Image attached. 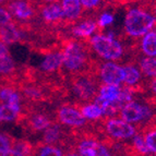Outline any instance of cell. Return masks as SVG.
Masks as SVG:
<instances>
[{"label":"cell","mask_w":156,"mask_h":156,"mask_svg":"<svg viewBox=\"0 0 156 156\" xmlns=\"http://www.w3.org/2000/svg\"><path fill=\"white\" fill-rule=\"evenodd\" d=\"M141 48L145 55L156 57V32L150 31L144 34V37L141 43Z\"/></svg>","instance_id":"21"},{"label":"cell","mask_w":156,"mask_h":156,"mask_svg":"<svg viewBox=\"0 0 156 156\" xmlns=\"http://www.w3.org/2000/svg\"><path fill=\"white\" fill-rule=\"evenodd\" d=\"M7 8L16 22L27 23L35 16V9L29 0H8Z\"/></svg>","instance_id":"5"},{"label":"cell","mask_w":156,"mask_h":156,"mask_svg":"<svg viewBox=\"0 0 156 156\" xmlns=\"http://www.w3.org/2000/svg\"><path fill=\"white\" fill-rule=\"evenodd\" d=\"M7 1H8V0H0V3H2L3 5V3H5Z\"/></svg>","instance_id":"37"},{"label":"cell","mask_w":156,"mask_h":156,"mask_svg":"<svg viewBox=\"0 0 156 156\" xmlns=\"http://www.w3.org/2000/svg\"><path fill=\"white\" fill-rule=\"evenodd\" d=\"M13 140L10 135L0 132V156H10Z\"/></svg>","instance_id":"28"},{"label":"cell","mask_w":156,"mask_h":156,"mask_svg":"<svg viewBox=\"0 0 156 156\" xmlns=\"http://www.w3.org/2000/svg\"><path fill=\"white\" fill-rule=\"evenodd\" d=\"M35 154L41 156H61L62 155V152L59 147L57 146H54L51 144H47L44 143L43 145H39L36 148V152Z\"/></svg>","instance_id":"29"},{"label":"cell","mask_w":156,"mask_h":156,"mask_svg":"<svg viewBox=\"0 0 156 156\" xmlns=\"http://www.w3.org/2000/svg\"><path fill=\"white\" fill-rule=\"evenodd\" d=\"M61 8L63 12V19L73 21L80 16L82 11V3L81 0H62Z\"/></svg>","instance_id":"16"},{"label":"cell","mask_w":156,"mask_h":156,"mask_svg":"<svg viewBox=\"0 0 156 156\" xmlns=\"http://www.w3.org/2000/svg\"><path fill=\"white\" fill-rule=\"evenodd\" d=\"M155 24L156 19L141 9H131L125 18L126 32L132 37L143 36L153 29Z\"/></svg>","instance_id":"1"},{"label":"cell","mask_w":156,"mask_h":156,"mask_svg":"<svg viewBox=\"0 0 156 156\" xmlns=\"http://www.w3.org/2000/svg\"><path fill=\"white\" fill-rule=\"evenodd\" d=\"M144 140H145L148 152H150V153L156 154V130L148 131V132L146 133Z\"/></svg>","instance_id":"31"},{"label":"cell","mask_w":156,"mask_h":156,"mask_svg":"<svg viewBox=\"0 0 156 156\" xmlns=\"http://www.w3.org/2000/svg\"><path fill=\"white\" fill-rule=\"evenodd\" d=\"M114 22V16L110 14V13H103L98 19V25L101 27H105L107 25H110V24Z\"/></svg>","instance_id":"33"},{"label":"cell","mask_w":156,"mask_h":156,"mask_svg":"<svg viewBox=\"0 0 156 156\" xmlns=\"http://www.w3.org/2000/svg\"><path fill=\"white\" fill-rule=\"evenodd\" d=\"M22 112L14 109L9 105L0 103V123H11L16 122L20 119Z\"/></svg>","instance_id":"20"},{"label":"cell","mask_w":156,"mask_h":156,"mask_svg":"<svg viewBox=\"0 0 156 156\" xmlns=\"http://www.w3.org/2000/svg\"><path fill=\"white\" fill-rule=\"evenodd\" d=\"M106 131L112 138L129 139L135 135V128L123 119H109L105 123Z\"/></svg>","instance_id":"6"},{"label":"cell","mask_w":156,"mask_h":156,"mask_svg":"<svg viewBox=\"0 0 156 156\" xmlns=\"http://www.w3.org/2000/svg\"><path fill=\"white\" fill-rule=\"evenodd\" d=\"M152 109L150 106L141 105L136 101H129L121 107L120 117L130 123L140 122L144 120H150L152 117Z\"/></svg>","instance_id":"4"},{"label":"cell","mask_w":156,"mask_h":156,"mask_svg":"<svg viewBox=\"0 0 156 156\" xmlns=\"http://www.w3.org/2000/svg\"><path fill=\"white\" fill-rule=\"evenodd\" d=\"M32 154H33V147L30 142L23 140L13 141L11 156H27Z\"/></svg>","instance_id":"23"},{"label":"cell","mask_w":156,"mask_h":156,"mask_svg":"<svg viewBox=\"0 0 156 156\" xmlns=\"http://www.w3.org/2000/svg\"><path fill=\"white\" fill-rule=\"evenodd\" d=\"M61 136V129L58 125L50 123L48 127L43 131V142L47 144H55L60 140Z\"/></svg>","instance_id":"22"},{"label":"cell","mask_w":156,"mask_h":156,"mask_svg":"<svg viewBox=\"0 0 156 156\" xmlns=\"http://www.w3.org/2000/svg\"><path fill=\"white\" fill-rule=\"evenodd\" d=\"M120 91H121V87L118 84L105 83V85L101 87L99 94L97 96L103 99L104 101L108 103V104H114L119 109V107L117 106V101H118V97H119Z\"/></svg>","instance_id":"15"},{"label":"cell","mask_w":156,"mask_h":156,"mask_svg":"<svg viewBox=\"0 0 156 156\" xmlns=\"http://www.w3.org/2000/svg\"><path fill=\"white\" fill-rule=\"evenodd\" d=\"M155 13H156V7H155Z\"/></svg>","instance_id":"38"},{"label":"cell","mask_w":156,"mask_h":156,"mask_svg":"<svg viewBox=\"0 0 156 156\" xmlns=\"http://www.w3.org/2000/svg\"><path fill=\"white\" fill-rule=\"evenodd\" d=\"M42 1H44V2H54L56 0H42Z\"/></svg>","instance_id":"36"},{"label":"cell","mask_w":156,"mask_h":156,"mask_svg":"<svg viewBox=\"0 0 156 156\" xmlns=\"http://www.w3.org/2000/svg\"><path fill=\"white\" fill-rule=\"evenodd\" d=\"M140 67L142 72L147 76L156 78V58L147 56L140 61Z\"/></svg>","instance_id":"26"},{"label":"cell","mask_w":156,"mask_h":156,"mask_svg":"<svg viewBox=\"0 0 156 156\" xmlns=\"http://www.w3.org/2000/svg\"><path fill=\"white\" fill-rule=\"evenodd\" d=\"M11 21H13V19L10 12H9L8 8H7V5H3L2 3H0V27Z\"/></svg>","instance_id":"32"},{"label":"cell","mask_w":156,"mask_h":156,"mask_svg":"<svg viewBox=\"0 0 156 156\" xmlns=\"http://www.w3.org/2000/svg\"><path fill=\"white\" fill-rule=\"evenodd\" d=\"M29 127L34 132H42L50 125V119L45 114L42 112H34L30 116L27 120Z\"/></svg>","instance_id":"18"},{"label":"cell","mask_w":156,"mask_h":156,"mask_svg":"<svg viewBox=\"0 0 156 156\" xmlns=\"http://www.w3.org/2000/svg\"><path fill=\"white\" fill-rule=\"evenodd\" d=\"M62 66L71 72H79L87 63V55L82 44L69 42L61 51Z\"/></svg>","instance_id":"2"},{"label":"cell","mask_w":156,"mask_h":156,"mask_svg":"<svg viewBox=\"0 0 156 156\" xmlns=\"http://www.w3.org/2000/svg\"><path fill=\"white\" fill-rule=\"evenodd\" d=\"M73 91L79 98L87 101V99H92L95 96L96 90H95V86H94L92 80H90L89 78H80L74 81Z\"/></svg>","instance_id":"12"},{"label":"cell","mask_w":156,"mask_h":156,"mask_svg":"<svg viewBox=\"0 0 156 156\" xmlns=\"http://www.w3.org/2000/svg\"><path fill=\"white\" fill-rule=\"evenodd\" d=\"M91 44L97 55L107 60L118 59L123 54L121 44L108 35L96 34L92 37Z\"/></svg>","instance_id":"3"},{"label":"cell","mask_w":156,"mask_h":156,"mask_svg":"<svg viewBox=\"0 0 156 156\" xmlns=\"http://www.w3.org/2000/svg\"><path fill=\"white\" fill-rule=\"evenodd\" d=\"M97 30V23L92 21V20H87L82 23L78 24L72 29L73 35H76L81 38H89L92 34Z\"/></svg>","instance_id":"19"},{"label":"cell","mask_w":156,"mask_h":156,"mask_svg":"<svg viewBox=\"0 0 156 156\" xmlns=\"http://www.w3.org/2000/svg\"><path fill=\"white\" fill-rule=\"evenodd\" d=\"M41 16L47 23H55L63 19V12L61 5L58 3H49L41 9Z\"/></svg>","instance_id":"14"},{"label":"cell","mask_w":156,"mask_h":156,"mask_svg":"<svg viewBox=\"0 0 156 156\" xmlns=\"http://www.w3.org/2000/svg\"><path fill=\"white\" fill-rule=\"evenodd\" d=\"M133 147H134L135 151H138L139 154H148L147 150V146H146V143H145V140L142 135H135L134 138H133Z\"/></svg>","instance_id":"30"},{"label":"cell","mask_w":156,"mask_h":156,"mask_svg":"<svg viewBox=\"0 0 156 156\" xmlns=\"http://www.w3.org/2000/svg\"><path fill=\"white\" fill-rule=\"evenodd\" d=\"M0 103L9 105L12 108L22 112V109H23V95L13 86H0Z\"/></svg>","instance_id":"8"},{"label":"cell","mask_w":156,"mask_h":156,"mask_svg":"<svg viewBox=\"0 0 156 156\" xmlns=\"http://www.w3.org/2000/svg\"><path fill=\"white\" fill-rule=\"evenodd\" d=\"M62 66L61 51L46 52L39 62V69L45 73H52L57 71Z\"/></svg>","instance_id":"13"},{"label":"cell","mask_w":156,"mask_h":156,"mask_svg":"<svg viewBox=\"0 0 156 156\" xmlns=\"http://www.w3.org/2000/svg\"><path fill=\"white\" fill-rule=\"evenodd\" d=\"M103 82L106 84H118L123 81V70L115 62H106L101 66L99 71Z\"/></svg>","instance_id":"10"},{"label":"cell","mask_w":156,"mask_h":156,"mask_svg":"<svg viewBox=\"0 0 156 156\" xmlns=\"http://www.w3.org/2000/svg\"><path fill=\"white\" fill-rule=\"evenodd\" d=\"M24 37V31L16 22H9L0 27V39L7 45L12 46L20 43Z\"/></svg>","instance_id":"9"},{"label":"cell","mask_w":156,"mask_h":156,"mask_svg":"<svg viewBox=\"0 0 156 156\" xmlns=\"http://www.w3.org/2000/svg\"><path fill=\"white\" fill-rule=\"evenodd\" d=\"M123 70V82L128 85H135L139 83L141 79L140 71L133 66H126L122 68Z\"/></svg>","instance_id":"24"},{"label":"cell","mask_w":156,"mask_h":156,"mask_svg":"<svg viewBox=\"0 0 156 156\" xmlns=\"http://www.w3.org/2000/svg\"><path fill=\"white\" fill-rule=\"evenodd\" d=\"M81 112L83 115L86 119H91V120H96L98 118H101L104 116V112L101 110V108L97 104H89L85 105L84 107H82Z\"/></svg>","instance_id":"27"},{"label":"cell","mask_w":156,"mask_h":156,"mask_svg":"<svg viewBox=\"0 0 156 156\" xmlns=\"http://www.w3.org/2000/svg\"><path fill=\"white\" fill-rule=\"evenodd\" d=\"M78 154L82 156H108L110 153L99 142L92 139H86L79 143Z\"/></svg>","instance_id":"11"},{"label":"cell","mask_w":156,"mask_h":156,"mask_svg":"<svg viewBox=\"0 0 156 156\" xmlns=\"http://www.w3.org/2000/svg\"><path fill=\"white\" fill-rule=\"evenodd\" d=\"M58 120L60 123H63L66 126L80 128L85 125L86 118L80 110L76 109L74 107L62 106L58 110Z\"/></svg>","instance_id":"7"},{"label":"cell","mask_w":156,"mask_h":156,"mask_svg":"<svg viewBox=\"0 0 156 156\" xmlns=\"http://www.w3.org/2000/svg\"><path fill=\"white\" fill-rule=\"evenodd\" d=\"M22 95L25 97L26 99L33 101H38L41 99H44V93L41 87L33 84H29L25 85L22 89Z\"/></svg>","instance_id":"25"},{"label":"cell","mask_w":156,"mask_h":156,"mask_svg":"<svg viewBox=\"0 0 156 156\" xmlns=\"http://www.w3.org/2000/svg\"><path fill=\"white\" fill-rule=\"evenodd\" d=\"M151 90L156 94V78L151 82Z\"/></svg>","instance_id":"35"},{"label":"cell","mask_w":156,"mask_h":156,"mask_svg":"<svg viewBox=\"0 0 156 156\" xmlns=\"http://www.w3.org/2000/svg\"><path fill=\"white\" fill-rule=\"evenodd\" d=\"M16 62L11 52L0 54V78H8L16 72Z\"/></svg>","instance_id":"17"},{"label":"cell","mask_w":156,"mask_h":156,"mask_svg":"<svg viewBox=\"0 0 156 156\" xmlns=\"http://www.w3.org/2000/svg\"><path fill=\"white\" fill-rule=\"evenodd\" d=\"M101 2V0H81V3L84 8L86 9H92L95 8L98 5V3Z\"/></svg>","instance_id":"34"}]
</instances>
